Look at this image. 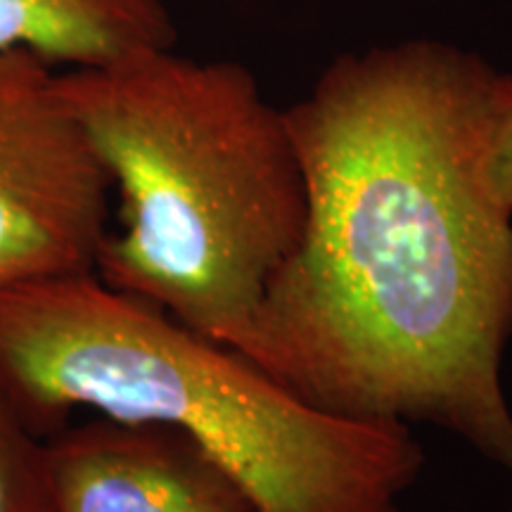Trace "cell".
Here are the masks:
<instances>
[{
    "label": "cell",
    "instance_id": "1",
    "mask_svg": "<svg viewBox=\"0 0 512 512\" xmlns=\"http://www.w3.org/2000/svg\"><path fill=\"white\" fill-rule=\"evenodd\" d=\"M496 69L439 38L332 60L285 110L302 247L240 354L311 406L456 434L512 477V211L486 178Z\"/></svg>",
    "mask_w": 512,
    "mask_h": 512
},
{
    "label": "cell",
    "instance_id": "2",
    "mask_svg": "<svg viewBox=\"0 0 512 512\" xmlns=\"http://www.w3.org/2000/svg\"><path fill=\"white\" fill-rule=\"evenodd\" d=\"M121 197L95 275L240 354L302 247L309 197L285 110L233 60L174 48L57 72Z\"/></svg>",
    "mask_w": 512,
    "mask_h": 512
},
{
    "label": "cell",
    "instance_id": "3",
    "mask_svg": "<svg viewBox=\"0 0 512 512\" xmlns=\"http://www.w3.org/2000/svg\"><path fill=\"white\" fill-rule=\"evenodd\" d=\"M0 387L46 439L76 406L178 427L256 512H399L425 465L408 425L320 411L95 273L0 294Z\"/></svg>",
    "mask_w": 512,
    "mask_h": 512
},
{
    "label": "cell",
    "instance_id": "4",
    "mask_svg": "<svg viewBox=\"0 0 512 512\" xmlns=\"http://www.w3.org/2000/svg\"><path fill=\"white\" fill-rule=\"evenodd\" d=\"M31 50H0V294L95 273L112 178Z\"/></svg>",
    "mask_w": 512,
    "mask_h": 512
},
{
    "label": "cell",
    "instance_id": "5",
    "mask_svg": "<svg viewBox=\"0 0 512 512\" xmlns=\"http://www.w3.org/2000/svg\"><path fill=\"white\" fill-rule=\"evenodd\" d=\"M53 512H256L188 432L102 415L48 437Z\"/></svg>",
    "mask_w": 512,
    "mask_h": 512
},
{
    "label": "cell",
    "instance_id": "6",
    "mask_svg": "<svg viewBox=\"0 0 512 512\" xmlns=\"http://www.w3.org/2000/svg\"><path fill=\"white\" fill-rule=\"evenodd\" d=\"M176 41L164 0H0V50H31L53 67H105Z\"/></svg>",
    "mask_w": 512,
    "mask_h": 512
},
{
    "label": "cell",
    "instance_id": "7",
    "mask_svg": "<svg viewBox=\"0 0 512 512\" xmlns=\"http://www.w3.org/2000/svg\"><path fill=\"white\" fill-rule=\"evenodd\" d=\"M0 512H53L48 439L31 430L0 387Z\"/></svg>",
    "mask_w": 512,
    "mask_h": 512
},
{
    "label": "cell",
    "instance_id": "8",
    "mask_svg": "<svg viewBox=\"0 0 512 512\" xmlns=\"http://www.w3.org/2000/svg\"><path fill=\"white\" fill-rule=\"evenodd\" d=\"M486 178L503 207L512 211V74H498L489 93Z\"/></svg>",
    "mask_w": 512,
    "mask_h": 512
}]
</instances>
